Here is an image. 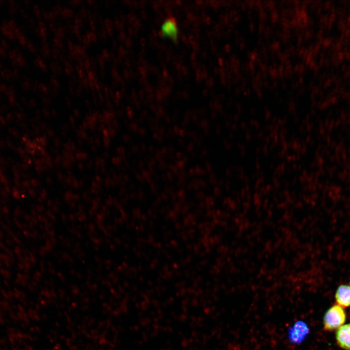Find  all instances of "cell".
Instances as JSON below:
<instances>
[{
    "label": "cell",
    "mask_w": 350,
    "mask_h": 350,
    "mask_svg": "<svg viewBox=\"0 0 350 350\" xmlns=\"http://www.w3.org/2000/svg\"><path fill=\"white\" fill-rule=\"evenodd\" d=\"M346 319V314L343 307L335 304L326 312L323 319V329L326 331H332L344 325Z\"/></svg>",
    "instance_id": "cell-1"
},
{
    "label": "cell",
    "mask_w": 350,
    "mask_h": 350,
    "mask_svg": "<svg viewBox=\"0 0 350 350\" xmlns=\"http://www.w3.org/2000/svg\"><path fill=\"white\" fill-rule=\"evenodd\" d=\"M309 332V329L306 323L298 321L291 327L288 332V337L290 341L295 344H299L306 338Z\"/></svg>",
    "instance_id": "cell-2"
},
{
    "label": "cell",
    "mask_w": 350,
    "mask_h": 350,
    "mask_svg": "<svg viewBox=\"0 0 350 350\" xmlns=\"http://www.w3.org/2000/svg\"><path fill=\"white\" fill-rule=\"evenodd\" d=\"M335 337L339 346L345 350H350V324H344L336 331Z\"/></svg>",
    "instance_id": "cell-3"
},
{
    "label": "cell",
    "mask_w": 350,
    "mask_h": 350,
    "mask_svg": "<svg viewBox=\"0 0 350 350\" xmlns=\"http://www.w3.org/2000/svg\"><path fill=\"white\" fill-rule=\"evenodd\" d=\"M337 304L342 307L350 306V284H342L337 288L335 293Z\"/></svg>",
    "instance_id": "cell-4"
},
{
    "label": "cell",
    "mask_w": 350,
    "mask_h": 350,
    "mask_svg": "<svg viewBox=\"0 0 350 350\" xmlns=\"http://www.w3.org/2000/svg\"><path fill=\"white\" fill-rule=\"evenodd\" d=\"M161 33L164 36L175 39L178 33L176 22L175 19L168 18L163 23L161 26Z\"/></svg>",
    "instance_id": "cell-5"
},
{
    "label": "cell",
    "mask_w": 350,
    "mask_h": 350,
    "mask_svg": "<svg viewBox=\"0 0 350 350\" xmlns=\"http://www.w3.org/2000/svg\"><path fill=\"white\" fill-rule=\"evenodd\" d=\"M1 77L8 82H11L14 78L13 75V70L4 69L0 71Z\"/></svg>",
    "instance_id": "cell-6"
},
{
    "label": "cell",
    "mask_w": 350,
    "mask_h": 350,
    "mask_svg": "<svg viewBox=\"0 0 350 350\" xmlns=\"http://www.w3.org/2000/svg\"><path fill=\"white\" fill-rule=\"evenodd\" d=\"M0 44L2 48L6 51L9 48V44L4 39H2L0 41Z\"/></svg>",
    "instance_id": "cell-7"
},
{
    "label": "cell",
    "mask_w": 350,
    "mask_h": 350,
    "mask_svg": "<svg viewBox=\"0 0 350 350\" xmlns=\"http://www.w3.org/2000/svg\"><path fill=\"white\" fill-rule=\"evenodd\" d=\"M17 8L16 7L10 6L9 7V12L11 16H14L17 13Z\"/></svg>",
    "instance_id": "cell-8"
},
{
    "label": "cell",
    "mask_w": 350,
    "mask_h": 350,
    "mask_svg": "<svg viewBox=\"0 0 350 350\" xmlns=\"http://www.w3.org/2000/svg\"><path fill=\"white\" fill-rule=\"evenodd\" d=\"M13 75L14 79H18L19 77V70L15 68L13 70Z\"/></svg>",
    "instance_id": "cell-9"
},
{
    "label": "cell",
    "mask_w": 350,
    "mask_h": 350,
    "mask_svg": "<svg viewBox=\"0 0 350 350\" xmlns=\"http://www.w3.org/2000/svg\"><path fill=\"white\" fill-rule=\"evenodd\" d=\"M6 51L4 50L0 44V56L3 58H5L7 56Z\"/></svg>",
    "instance_id": "cell-10"
},
{
    "label": "cell",
    "mask_w": 350,
    "mask_h": 350,
    "mask_svg": "<svg viewBox=\"0 0 350 350\" xmlns=\"http://www.w3.org/2000/svg\"><path fill=\"white\" fill-rule=\"evenodd\" d=\"M3 64L1 60L0 59V69L3 67Z\"/></svg>",
    "instance_id": "cell-11"
},
{
    "label": "cell",
    "mask_w": 350,
    "mask_h": 350,
    "mask_svg": "<svg viewBox=\"0 0 350 350\" xmlns=\"http://www.w3.org/2000/svg\"><path fill=\"white\" fill-rule=\"evenodd\" d=\"M2 39H3V38L1 37V35H0V41Z\"/></svg>",
    "instance_id": "cell-12"
},
{
    "label": "cell",
    "mask_w": 350,
    "mask_h": 350,
    "mask_svg": "<svg viewBox=\"0 0 350 350\" xmlns=\"http://www.w3.org/2000/svg\"><path fill=\"white\" fill-rule=\"evenodd\" d=\"M0 81H1V80H0Z\"/></svg>",
    "instance_id": "cell-13"
}]
</instances>
